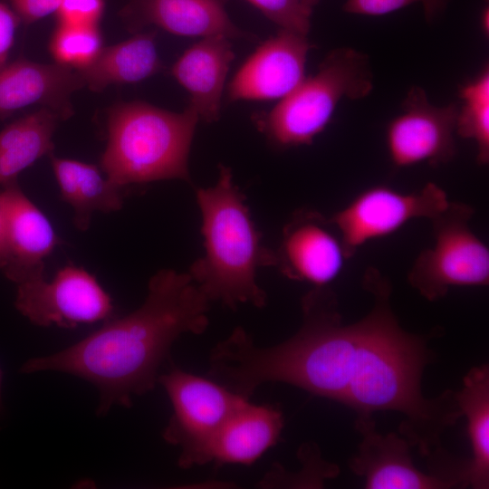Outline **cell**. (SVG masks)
Returning <instances> with one entry per match:
<instances>
[{
    "instance_id": "cell-15",
    "label": "cell",
    "mask_w": 489,
    "mask_h": 489,
    "mask_svg": "<svg viewBox=\"0 0 489 489\" xmlns=\"http://www.w3.org/2000/svg\"><path fill=\"white\" fill-rule=\"evenodd\" d=\"M227 0H128L120 14L128 29L140 32L156 25L181 36L222 35L230 40L255 41L240 29L225 9Z\"/></svg>"
},
{
    "instance_id": "cell-13",
    "label": "cell",
    "mask_w": 489,
    "mask_h": 489,
    "mask_svg": "<svg viewBox=\"0 0 489 489\" xmlns=\"http://www.w3.org/2000/svg\"><path fill=\"white\" fill-rule=\"evenodd\" d=\"M307 35L280 29L249 56L227 87L230 101L283 99L305 78Z\"/></svg>"
},
{
    "instance_id": "cell-9",
    "label": "cell",
    "mask_w": 489,
    "mask_h": 489,
    "mask_svg": "<svg viewBox=\"0 0 489 489\" xmlns=\"http://www.w3.org/2000/svg\"><path fill=\"white\" fill-rule=\"evenodd\" d=\"M16 310L34 325L75 328L112 318L111 297L85 269L67 264L51 281L44 276L17 284Z\"/></svg>"
},
{
    "instance_id": "cell-16",
    "label": "cell",
    "mask_w": 489,
    "mask_h": 489,
    "mask_svg": "<svg viewBox=\"0 0 489 489\" xmlns=\"http://www.w3.org/2000/svg\"><path fill=\"white\" fill-rule=\"evenodd\" d=\"M84 87L78 71L59 63L19 59L0 69V119L38 104L68 120L73 114L72 93Z\"/></svg>"
},
{
    "instance_id": "cell-28",
    "label": "cell",
    "mask_w": 489,
    "mask_h": 489,
    "mask_svg": "<svg viewBox=\"0 0 489 489\" xmlns=\"http://www.w3.org/2000/svg\"><path fill=\"white\" fill-rule=\"evenodd\" d=\"M104 0H60L56 9L58 23L75 25H99Z\"/></svg>"
},
{
    "instance_id": "cell-3",
    "label": "cell",
    "mask_w": 489,
    "mask_h": 489,
    "mask_svg": "<svg viewBox=\"0 0 489 489\" xmlns=\"http://www.w3.org/2000/svg\"><path fill=\"white\" fill-rule=\"evenodd\" d=\"M197 201L205 254L189 269L193 281L210 302L232 309L243 303L264 306L266 294L256 274L261 267L274 266L275 254L263 244L231 169L220 165L217 182L197 189Z\"/></svg>"
},
{
    "instance_id": "cell-18",
    "label": "cell",
    "mask_w": 489,
    "mask_h": 489,
    "mask_svg": "<svg viewBox=\"0 0 489 489\" xmlns=\"http://www.w3.org/2000/svg\"><path fill=\"white\" fill-rule=\"evenodd\" d=\"M282 411L271 405L243 401L226 418L216 435L209 462L251 465L273 446L283 428Z\"/></svg>"
},
{
    "instance_id": "cell-12",
    "label": "cell",
    "mask_w": 489,
    "mask_h": 489,
    "mask_svg": "<svg viewBox=\"0 0 489 489\" xmlns=\"http://www.w3.org/2000/svg\"><path fill=\"white\" fill-rule=\"evenodd\" d=\"M274 254V266L283 274L314 287H326L349 259L330 217L309 209L292 216Z\"/></svg>"
},
{
    "instance_id": "cell-4",
    "label": "cell",
    "mask_w": 489,
    "mask_h": 489,
    "mask_svg": "<svg viewBox=\"0 0 489 489\" xmlns=\"http://www.w3.org/2000/svg\"><path fill=\"white\" fill-rule=\"evenodd\" d=\"M198 120L189 107L173 112L139 101L115 104L108 113L103 174L121 187L189 181L188 155Z\"/></svg>"
},
{
    "instance_id": "cell-8",
    "label": "cell",
    "mask_w": 489,
    "mask_h": 489,
    "mask_svg": "<svg viewBox=\"0 0 489 489\" xmlns=\"http://www.w3.org/2000/svg\"><path fill=\"white\" fill-rule=\"evenodd\" d=\"M448 202L446 191L432 182L410 193L377 185L360 192L330 220L350 258L367 242L387 236L413 219H432Z\"/></svg>"
},
{
    "instance_id": "cell-30",
    "label": "cell",
    "mask_w": 489,
    "mask_h": 489,
    "mask_svg": "<svg viewBox=\"0 0 489 489\" xmlns=\"http://www.w3.org/2000/svg\"><path fill=\"white\" fill-rule=\"evenodd\" d=\"M19 18L10 7L0 0V69L7 63V58L14 43L15 29Z\"/></svg>"
},
{
    "instance_id": "cell-1",
    "label": "cell",
    "mask_w": 489,
    "mask_h": 489,
    "mask_svg": "<svg viewBox=\"0 0 489 489\" xmlns=\"http://www.w3.org/2000/svg\"><path fill=\"white\" fill-rule=\"evenodd\" d=\"M363 285L374 302L356 322L344 324L333 292L314 287L302 300L301 328L287 340L258 347L245 331L235 333L222 351L223 377L248 398L264 383L283 382L338 401L358 416L399 412L401 436L429 452L460 417L454 391L423 396L422 374L433 356L427 339L399 325L390 282L377 269L367 270Z\"/></svg>"
},
{
    "instance_id": "cell-11",
    "label": "cell",
    "mask_w": 489,
    "mask_h": 489,
    "mask_svg": "<svg viewBox=\"0 0 489 489\" xmlns=\"http://www.w3.org/2000/svg\"><path fill=\"white\" fill-rule=\"evenodd\" d=\"M356 429L362 439L349 467L364 479L368 489H447L462 487L455 478L440 473H424L414 464L412 445L395 433L383 435L371 416H358Z\"/></svg>"
},
{
    "instance_id": "cell-25",
    "label": "cell",
    "mask_w": 489,
    "mask_h": 489,
    "mask_svg": "<svg viewBox=\"0 0 489 489\" xmlns=\"http://www.w3.org/2000/svg\"><path fill=\"white\" fill-rule=\"evenodd\" d=\"M302 456L305 461V465L302 472L298 474L286 473L278 469H273L268 472L264 479L260 482L261 486L264 487H321L325 479L335 476L339 470L338 467L331 463L313 469L322 464L324 460L321 459L319 450L314 448L311 456L310 465H307L306 456L302 450Z\"/></svg>"
},
{
    "instance_id": "cell-29",
    "label": "cell",
    "mask_w": 489,
    "mask_h": 489,
    "mask_svg": "<svg viewBox=\"0 0 489 489\" xmlns=\"http://www.w3.org/2000/svg\"><path fill=\"white\" fill-rule=\"evenodd\" d=\"M24 24L34 23L56 12L60 0H1Z\"/></svg>"
},
{
    "instance_id": "cell-14",
    "label": "cell",
    "mask_w": 489,
    "mask_h": 489,
    "mask_svg": "<svg viewBox=\"0 0 489 489\" xmlns=\"http://www.w3.org/2000/svg\"><path fill=\"white\" fill-rule=\"evenodd\" d=\"M8 259L2 270L16 284L44 276V259L61 239L42 210L24 193L18 180L2 186Z\"/></svg>"
},
{
    "instance_id": "cell-10",
    "label": "cell",
    "mask_w": 489,
    "mask_h": 489,
    "mask_svg": "<svg viewBox=\"0 0 489 489\" xmlns=\"http://www.w3.org/2000/svg\"><path fill=\"white\" fill-rule=\"evenodd\" d=\"M402 111L387 129L390 160L398 168L420 163L439 166L455 156V123L458 106L432 104L426 91L412 87L402 104Z\"/></svg>"
},
{
    "instance_id": "cell-6",
    "label": "cell",
    "mask_w": 489,
    "mask_h": 489,
    "mask_svg": "<svg viewBox=\"0 0 489 489\" xmlns=\"http://www.w3.org/2000/svg\"><path fill=\"white\" fill-rule=\"evenodd\" d=\"M474 208L449 201L432 219L434 244L419 253L408 279L430 302L454 286L489 283V249L469 225Z\"/></svg>"
},
{
    "instance_id": "cell-21",
    "label": "cell",
    "mask_w": 489,
    "mask_h": 489,
    "mask_svg": "<svg viewBox=\"0 0 489 489\" xmlns=\"http://www.w3.org/2000/svg\"><path fill=\"white\" fill-rule=\"evenodd\" d=\"M62 120L58 112L42 107L0 131V186L16 180L24 169L53 152V136Z\"/></svg>"
},
{
    "instance_id": "cell-33",
    "label": "cell",
    "mask_w": 489,
    "mask_h": 489,
    "mask_svg": "<svg viewBox=\"0 0 489 489\" xmlns=\"http://www.w3.org/2000/svg\"><path fill=\"white\" fill-rule=\"evenodd\" d=\"M488 14H489V12H488V8H484V11H483V14H482V19H481V24H482V28H483V31L484 34H488Z\"/></svg>"
},
{
    "instance_id": "cell-32",
    "label": "cell",
    "mask_w": 489,
    "mask_h": 489,
    "mask_svg": "<svg viewBox=\"0 0 489 489\" xmlns=\"http://www.w3.org/2000/svg\"><path fill=\"white\" fill-rule=\"evenodd\" d=\"M2 385H3V371L0 367V427H1V423L5 415V408H4L3 397H2Z\"/></svg>"
},
{
    "instance_id": "cell-17",
    "label": "cell",
    "mask_w": 489,
    "mask_h": 489,
    "mask_svg": "<svg viewBox=\"0 0 489 489\" xmlns=\"http://www.w3.org/2000/svg\"><path fill=\"white\" fill-rule=\"evenodd\" d=\"M235 59L230 39L203 37L187 49L171 68L173 77L189 92V107L206 122L218 120L223 89Z\"/></svg>"
},
{
    "instance_id": "cell-2",
    "label": "cell",
    "mask_w": 489,
    "mask_h": 489,
    "mask_svg": "<svg viewBox=\"0 0 489 489\" xmlns=\"http://www.w3.org/2000/svg\"><path fill=\"white\" fill-rule=\"evenodd\" d=\"M209 302L188 273L162 269L150 278L137 310L105 321L60 351L30 358L19 372L59 371L87 380L99 393L98 416L114 406L129 408L133 396L158 384L159 368L177 339L206 331Z\"/></svg>"
},
{
    "instance_id": "cell-26",
    "label": "cell",
    "mask_w": 489,
    "mask_h": 489,
    "mask_svg": "<svg viewBox=\"0 0 489 489\" xmlns=\"http://www.w3.org/2000/svg\"><path fill=\"white\" fill-rule=\"evenodd\" d=\"M280 29L307 35L312 10L302 0H246Z\"/></svg>"
},
{
    "instance_id": "cell-34",
    "label": "cell",
    "mask_w": 489,
    "mask_h": 489,
    "mask_svg": "<svg viewBox=\"0 0 489 489\" xmlns=\"http://www.w3.org/2000/svg\"><path fill=\"white\" fill-rule=\"evenodd\" d=\"M321 0H302L303 4L308 6L309 8H311L312 10V8L321 2Z\"/></svg>"
},
{
    "instance_id": "cell-19",
    "label": "cell",
    "mask_w": 489,
    "mask_h": 489,
    "mask_svg": "<svg viewBox=\"0 0 489 489\" xmlns=\"http://www.w3.org/2000/svg\"><path fill=\"white\" fill-rule=\"evenodd\" d=\"M61 198L73 210V224L86 231L95 212L110 213L121 208L128 187H121L102 175L92 164L49 155Z\"/></svg>"
},
{
    "instance_id": "cell-7",
    "label": "cell",
    "mask_w": 489,
    "mask_h": 489,
    "mask_svg": "<svg viewBox=\"0 0 489 489\" xmlns=\"http://www.w3.org/2000/svg\"><path fill=\"white\" fill-rule=\"evenodd\" d=\"M172 406L163 439L179 447L177 464L188 469L209 463V452L218 430L245 399L216 381L173 368L159 374Z\"/></svg>"
},
{
    "instance_id": "cell-20",
    "label": "cell",
    "mask_w": 489,
    "mask_h": 489,
    "mask_svg": "<svg viewBox=\"0 0 489 489\" xmlns=\"http://www.w3.org/2000/svg\"><path fill=\"white\" fill-rule=\"evenodd\" d=\"M155 38V30L139 32L126 41L103 47L88 66L78 70L84 87L101 91L111 84L135 83L159 72L163 65Z\"/></svg>"
},
{
    "instance_id": "cell-27",
    "label": "cell",
    "mask_w": 489,
    "mask_h": 489,
    "mask_svg": "<svg viewBox=\"0 0 489 489\" xmlns=\"http://www.w3.org/2000/svg\"><path fill=\"white\" fill-rule=\"evenodd\" d=\"M449 0H347L343 11L348 14L379 16L411 5H421L427 22H432L444 11Z\"/></svg>"
},
{
    "instance_id": "cell-31",
    "label": "cell",
    "mask_w": 489,
    "mask_h": 489,
    "mask_svg": "<svg viewBox=\"0 0 489 489\" xmlns=\"http://www.w3.org/2000/svg\"><path fill=\"white\" fill-rule=\"evenodd\" d=\"M8 259V249L6 240V217L3 199L0 194V270L6 265Z\"/></svg>"
},
{
    "instance_id": "cell-23",
    "label": "cell",
    "mask_w": 489,
    "mask_h": 489,
    "mask_svg": "<svg viewBox=\"0 0 489 489\" xmlns=\"http://www.w3.org/2000/svg\"><path fill=\"white\" fill-rule=\"evenodd\" d=\"M462 106L458 107L455 134L472 139L476 145L480 165L489 162V71L484 68L472 82L460 89Z\"/></svg>"
},
{
    "instance_id": "cell-24",
    "label": "cell",
    "mask_w": 489,
    "mask_h": 489,
    "mask_svg": "<svg viewBox=\"0 0 489 489\" xmlns=\"http://www.w3.org/2000/svg\"><path fill=\"white\" fill-rule=\"evenodd\" d=\"M102 48L98 25L58 23L50 41V52L55 62L77 71L88 66Z\"/></svg>"
},
{
    "instance_id": "cell-5",
    "label": "cell",
    "mask_w": 489,
    "mask_h": 489,
    "mask_svg": "<svg viewBox=\"0 0 489 489\" xmlns=\"http://www.w3.org/2000/svg\"><path fill=\"white\" fill-rule=\"evenodd\" d=\"M373 88L369 57L350 47L331 51L318 72L266 113L254 117L258 129L275 147L308 145L330 122L343 98L362 99Z\"/></svg>"
},
{
    "instance_id": "cell-22",
    "label": "cell",
    "mask_w": 489,
    "mask_h": 489,
    "mask_svg": "<svg viewBox=\"0 0 489 489\" xmlns=\"http://www.w3.org/2000/svg\"><path fill=\"white\" fill-rule=\"evenodd\" d=\"M462 415L467 420L472 457L467 463L468 485L475 489L489 487V368L483 364L472 368L455 391Z\"/></svg>"
}]
</instances>
